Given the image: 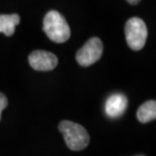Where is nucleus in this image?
Returning <instances> with one entry per match:
<instances>
[{
  "label": "nucleus",
  "instance_id": "1",
  "mask_svg": "<svg viewBox=\"0 0 156 156\" xmlns=\"http://www.w3.org/2000/svg\"><path fill=\"white\" fill-rule=\"evenodd\" d=\"M43 30L50 40L58 44L67 42L71 35L65 17L56 10H51L46 14Z\"/></svg>",
  "mask_w": 156,
  "mask_h": 156
},
{
  "label": "nucleus",
  "instance_id": "2",
  "mask_svg": "<svg viewBox=\"0 0 156 156\" xmlns=\"http://www.w3.org/2000/svg\"><path fill=\"white\" fill-rule=\"evenodd\" d=\"M59 131L64 137L65 143L70 150L80 151L89 144V135L85 128L71 121H62Z\"/></svg>",
  "mask_w": 156,
  "mask_h": 156
},
{
  "label": "nucleus",
  "instance_id": "3",
  "mask_svg": "<svg viewBox=\"0 0 156 156\" xmlns=\"http://www.w3.org/2000/svg\"><path fill=\"white\" fill-rule=\"evenodd\" d=\"M125 35L128 46L134 51H140L144 48L147 40L148 30L144 20L139 17H131L127 20Z\"/></svg>",
  "mask_w": 156,
  "mask_h": 156
},
{
  "label": "nucleus",
  "instance_id": "4",
  "mask_svg": "<svg viewBox=\"0 0 156 156\" xmlns=\"http://www.w3.org/2000/svg\"><path fill=\"white\" fill-rule=\"evenodd\" d=\"M104 52V45L101 39L91 38L84 44L81 49L76 53V61L83 67L94 64L101 58Z\"/></svg>",
  "mask_w": 156,
  "mask_h": 156
},
{
  "label": "nucleus",
  "instance_id": "5",
  "mask_svg": "<svg viewBox=\"0 0 156 156\" xmlns=\"http://www.w3.org/2000/svg\"><path fill=\"white\" fill-rule=\"evenodd\" d=\"M29 62L33 69L37 71H51L57 67L58 58L51 52L38 50L29 56Z\"/></svg>",
  "mask_w": 156,
  "mask_h": 156
},
{
  "label": "nucleus",
  "instance_id": "6",
  "mask_svg": "<svg viewBox=\"0 0 156 156\" xmlns=\"http://www.w3.org/2000/svg\"><path fill=\"white\" fill-rule=\"evenodd\" d=\"M128 99L122 93H114L105 101V114L108 117L116 119L121 117L127 110Z\"/></svg>",
  "mask_w": 156,
  "mask_h": 156
},
{
  "label": "nucleus",
  "instance_id": "7",
  "mask_svg": "<svg viewBox=\"0 0 156 156\" xmlns=\"http://www.w3.org/2000/svg\"><path fill=\"white\" fill-rule=\"evenodd\" d=\"M20 17L16 13L0 14V33L6 37H10L15 32V27L20 23Z\"/></svg>",
  "mask_w": 156,
  "mask_h": 156
},
{
  "label": "nucleus",
  "instance_id": "8",
  "mask_svg": "<svg viewBox=\"0 0 156 156\" xmlns=\"http://www.w3.org/2000/svg\"><path fill=\"white\" fill-rule=\"evenodd\" d=\"M137 118L139 122L145 124L152 120H155L156 118V101H148L140 105V108L137 111Z\"/></svg>",
  "mask_w": 156,
  "mask_h": 156
},
{
  "label": "nucleus",
  "instance_id": "9",
  "mask_svg": "<svg viewBox=\"0 0 156 156\" xmlns=\"http://www.w3.org/2000/svg\"><path fill=\"white\" fill-rule=\"evenodd\" d=\"M8 105V101H7V98L3 94L2 92H0V120H1V113L2 111L6 108Z\"/></svg>",
  "mask_w": 156,
  "mask_h": 156
},
{
  "label": "nucleus",
  "instance_id": "10",
  "mask_svg": "<svg viewBox=\"0 0 156 156\" xmlns=\"http://www.w3.org/2000/svg\"><path fill=\"white\" fill-rule=\"evenodd\" d=\"M141 1V0H127V2L128 3H130V4H132V5H136V4H138V3Z\"/></svg>",
  "mask_w": 156,
  "mask_h": 156
}]
</instances>
